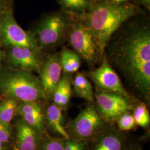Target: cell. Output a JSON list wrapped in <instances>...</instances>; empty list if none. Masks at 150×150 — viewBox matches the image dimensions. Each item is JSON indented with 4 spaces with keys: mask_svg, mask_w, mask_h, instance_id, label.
<instances>
[{
    "mask_svg": "<svg viewBox=\"0 0 150 150\" xmlns=\"http://www.w3.org/2000/svg\"><path fill=\"white\" fill-rule=\"evenodd\" d=\"M110 47V62L145 97L150 93V30L135 25L118 36Z\"/></svg>",
    "mask_w": 150,
    "mask_h": 150,
    "instance_id": "1",
    "label": "cell"
},
{
    "mask_svg": "<svg viewBox=\"0 0 150 150\" xmlns=\"http://www.w3.org/2000/svg\"><path fill=\"white\" fill-rule=\"evenodd\" d=\"M137 10L129 3L115 4L104 1L82 17L93 35L100 52L103 54L109 40L127 20L136 15Z\"/></svg>",
    "mask_w": 150,
    "mask_h": 150,
    "instance_id": "2",
    "label": "cell"
},
{
    "mask_svg": "<svg viewBox=\"0 0 150 150\" xmlns=\"http://www.w3.org/2000/svg\"><path fill=\"white\" fill-rule=\"evenodd\" d=\"M0 91L8 98L23 102H38L45 97L40 81L27 70L18 71L2 77Z\"/></svg>",
    "mask_w": 150,
    "mask_h": 150,
    "instance_id": "3",
    "label": "cell"
},
{
    "mask_svg": "<svg viewBox=\"0 0 150 150\" xmlns=\"http://www.w3.org/2000/svg\"><path fill=\"white\" fill-rule=\"evenodd\" d=\"M105 122L98 110L89 105L71 122L69 129L73 138L85 141L102 132Z\"/></svg>",
    "mask_w": 150,
    "mask_h": 150,
    "instance_id": "4",
    "label": "cell"
},
{
    "mask_svg": "<svg viewBox=\"0 0 150 150\" xmlns=\"http://www.w3.org/2000/svg\"><path fill=\"white\" fill-rule=\"evenodd\" d=\"M95 97L98 111L106 122L117 121L122 115L132 109L130 100L117 93L99 88Z\"/></svg>",
    "mask_w": 150,
    "mask_h": 150,
    "instance_id": "5",
    "label": "cell"
},
{
    "mask_svg": "<svg viewBox=\"0 0 150 150\" xmlns=\"http://www.w3.org/2000/svg\"><path fill=\"white\" fill-rule=\"evenodd\" d=\"M0 40L6 45L21 46L37 51L38 46L32 36L19 26L11 11L0 21Z\"/></svg>",
    "mask_w": 150,
    "mask_h": 150,
    "instance_id": "6",
    "label": "cell"
},
{
    "mask_svg": "<svg viewBox=\"0 0 150 150\" xmlns=\"http://www.w3.org/2000/svg\"><path fill=\"white\" fill-rule=\"evenodd\" d=\"M70 43L79 56L92 64L100 52L96 41L90 30L83 23L76 24L70 32Z\"/></svg>",
    "mask_w": 150,
    "mask_h": 150,
    "instance_id": "7",
    "label": "cell"
},
{
    "mask_svg": "<svg viewBox=\"0 0 150 150\" xmlns=\"http://www.w3.org/2000/svg\"><path fill=\"white\" fill-rule=\"evenodd\" d=\"M88 76L100 89L117 93L130 100L129 93L124 88L118 74L113 69L106 56L103 57L101 65L91 71Z\"/></svg>",
    "mask_w": 150,
    "mask_h": 150,
    "instance_id": "8",
    "label": "cell"
},
{
    "mask_svg": "<svg viewBox=\"0 0 150 150\" xmlns=\"http://www.w3.org/2000/svg\"><path fill=\"white\" fill-rule=\"evenodd\" d=\"M67 28L64 16L54 14L46 17L38 28V42L43 47L53 46L63 38Z\"/></svg>",
    "mask_w": 150,
    "mask_h": 150,
    "instance_id": "9",
    "label": "cell"
},
{
    "mask_svg": "<svg viewBox=\"0 0 150 150\" xmlns=\"http://www.w3.org/2000/svg\"><path fill=\"white\" fill-rule=\"evenodd\" d=\"M62 69L59 57L56 54L48 57L42 63L40 71L39 80L45 97L52 96L53 92L61 79Z\"/></svg>",
    "mask_w": 150,
    "mask_h": 150,
    "instance_id": "10",
    "label": "cell"
},
{
    "mask_svg": "<svg viewBox=\"0 0 150 150\" xmlns=\"http://www.w3.org/2000/svg\"><path fill=\"white\" fill-rule=\"evenodd\" d=\"M36 51L21 46H13L10 53V60L13 65L23 70L40 72L42 62L36 54Z\"/></svg>",
    "mask_w": 150,
    "mask_h": 150,
    "instance_id": "11",
    "label": "cell"
},
{
    "mask_svg": "<svg viewBox=\"0 0 150 150\" xmlns=\"http://www.w3.org/2000/svg\"><path fill=\"white\" fill-rule=\"evenodd\" d=\"M39 132L22 121L17 124L16 142L19 150H38L40 145Z\"/></svg>",
    "mask_w": 150,
    "mask_h": 150,
    "instance_id": "12",
    "label": "cell"
},
{
    "mask_svg": "<svg viewBox=\"0 0 150 150\" xmlns=\"http://www.w3.org/2000/svg\"><path fill=\"white\" fill-rule=\"evenodd\" d=\"M62 109L55 104L50 105L47 108L46 116L49 125L52 130L64 139H70V134L64 125Z\"/></svg>",
    "mask_w": 150,
    "mask_h": 150,
    "instance_id": "13",
    "label": "cell"
},
{
    "mask_svg": "<svg viewBox=\"0 0 150 150\" xmlns=\"http://www.w3.org/2000/svg\"><path fill=\"white\" fill-rule=\"evenodd\" d=\"M124 139L116 131H108L102 134L92 150H123Z\"/></svg>",
    "mask_w": 150,
    "mask_h": 150,
    "instance_id": "14",
    "label": "cell"
},
{
    "mask_svg": "<svg viewBox=\"0 0 150 150\" xmlns=\"http://www.w3.org/2000/svg\"><path fill=\"white\" fill-rule=\"evenodd\" d=\"M71 93L72 87L69 78L67 76L61 77L52 96L54 104L62 110L66 108L70 102Z\"/></svg>",
    "mask_w": 150,
    "mask_h": 150,
    "instance_id": "15",
    "label": "cell"
},
{
    "mask_svg": "<svg viewBox=\"0 0 150 150\" xmlns=\"http://www.w3.org/2000/svg\"><path fill=\"white\" fill-rule=\"evenodd\" d=\"M74 91L77 96L88 101L92 102L94 100V93L90 81L83 74L78 73L75 76L72 82Z\"/></svg>",
    "mask_w": 150,
    "mask_h": 150,
    "instance_id": "16",
    "label": "cell"
},
{
    "mask_svg": "<svg viewBox=\"0 0 150 150\" xmlns=\"http://www.w3.org/2000/svg\"><path fill=\"white\" fill-rule=\"evenodd\" d=\"M59 63L62 70L65 73L72 74L77 71L80 67V57L78 54L64 48L61 51L59 56Z\"/></svg>",
    "mask_w": 150,
    "mask_h": 150,
    "instance_id": "17",
    "label": "cell"
},
{
    "mask_svg": "<svg viewBox=\"0 0 150 150\" xmlns=\"http://www.w3.org/2000/svg\"><path fill=\"white\" fill-rule=\"evenodd\" d=\"M17 103L16 100L8 98L0 103V121L10 125L15 112Z\"/></svg>",
    "mask_w": 150,
    "mask_h": 150,
    "instance_id": "18",
    "label": "cell"
},
{
    "mask_svg": "<svg viewBox=\"0 0 150 150\" xmlns=\"http://www.w3.org/2000/svg\"><path fill=\"white\" fill-rule=\"evenodd\" d=\"M23 121L36 129L39 133L43 132L44 127V116L43 110L26 113L21 115Z\"/></svg>",
    "mask_w": 150,
    "mask_h": 150,
    "instance_id": "19",
    "label": "cell"
},
{
    "mask_svg": "<svg viewBox=\"0 0 150 150\" xmlns=\"http://www.w3.org/2000/svg\"><path fill=\"white\" fill-rule=\"evenodd\" d=\"M133 116L136 124L139 126L147 127L150 122V116L147 106L144 103H141L134 109Z\"/></svg>",
    "mask_w": 150,
    "mask_h": 150,
    "instance_id": "20",
    "label": "cell"
},
{
    "mask_svg": "<svg viewBox=\"0 0 150 150\" xmlns=\"http://www.w3.org/2000/svg\"><path fill=\"white\" fill-rule=\"evenodd\" d=\"M64 139L47 136L40 144L38 150H64Z\"/></svg>",
    "mask_w": 150,
    "mask_h": 150,
    "instance_id": "21",
    "label": "cell"
},
{
    "mask_svg": "<svg viewBox=\"0 0 150 150\" xmlns=\"http://www.w3.org/2000/svg\"><path fill=\"white\" fill-rule=\"evenodd\" d=\"M117 125L118 129L121 131H128L134 129L136 125L133 115L129 112L122 115L118 120Z\"/></svg>",
    "mask_w": 150,
    "mask_h": 150,
    "instance_id": "22",
    "label": "cell"
},
{
    "mask_svg": "<svg viewBox=\"0 0 150 150\" xmlns=\"http://www.w3.org/2000/svg\"><path fill=\"white\" fill-rule=\"evenodd\" d=\"M86 146L84 141L70 137L64 139V150H85Z\"/></svg>",
    "mask_w": 150,
    "mask_h": 150,
    "instance_id": "23",
    "label": "cell"
},
{
    "mask_svg": "<svg viewBox=\"0 0 150 150\" xmlns=\"http://www.w3.org/2000/svg\"><path fill=\"white\" fill-rule=\"evenodd\" d=\"M67 8L75 10H83L87 6L86 0H59Z\"/></svg>",
    "mask_w": 150,
    "mask_h": 150,
    "instance_id": "24",
    "label": "cell"
},
{
    "mask_svg": "<svg viewBox=\"0 0 150 150\" xmlns=\"http://www.w3.org/2000/svg\"><path fill=\"white\" fill-rule=\"evenodd\" d=\"M11 134L10 125L0 121V141L2 143L8 142L11 139Z\"/></svg>",
    "mask_w": 150,
    "mask_h": 150,
    "instance_id": "25",
    "label": "cell"
},
{
    "mask_svg": "<svg viewBox=\"0 0 150 150\" xmlns=\"http://www.w3.org/2000/svg\"><path fill=\"white\" fill-rule=\"evenodd\" d=\"M126 150H142V149L140 147L139 145L133 144L129 145Z\"/></svg>",
    "mask_w": 150,
    "mask_h": 150,
    "instance_id": "26",
    "label": "cell"
},
{
    "mask_svg": "<svg viewBox=\"0 0 150 150\" xmlns=\"http://www.w3.org/2000/svg\"><path fill=\"white\" fill-rule=\"evenodd\" d=\"M129 0H112V2L115 3V4H122V3H125V2Z\"/></svg>",
    "mask_w": 150,
    "mask_h": 150,
    "instance_id": "27",
    "label": "cell"
},
{
    "mask_svg": "<svg viewBox=\"0 0 150 150\" xmlns=\"http://www.w3.org/2000/svg\"><path fill=\"white\" fill-rule=\"evenodd\" d=\"M142 2H143L144 4L147 5H150V0H141Z\"/></svg>",
    "mask_w": 150,
    "mask_h": 150,
    "instance_id": "28",
    "label": "cell"
},
{
    "mask_svg": "<svg viewBox=\"0 0 150 150\" xmlns=\"http://www.w3.org/2000/svg\"><path fill=\"white\" fill-rule=\"evenodd\" d=\"M0 150H5V149L3 146V143L0 141Z\"/></svg>",
    "mask_w": 150,
    "mask_h": 150,
    "instance_id": "29",
    "label": "cell"
},
{
    "mask_svg": "<svg viewBox=\"0 0 150 150\" xmlns=\"http://www.w3.org/2000/svg\"><path fill=\"white\" fill-rule=\"evenodd\" d=\"M15 150H18V149H17V148H15Z\"/></svg>",
    "mask_w": 150,
    "mask_h": 150,
    "instance_id": "30",
    "label": "cell"
},
{
    "mask_svg": "<svg viewBox=\"0 0 150 150\" xmlns=\"http://www.w3.org/2000/svg\"><path fill=\"white\" fill-rule=\"evenodd\" d=\"M1 52H0V59H1Z\"/></svg>",
    "mask_w": 150,
    "mask_h": 150,
    "instance_id": "31",
    "label": "cell"
},
{
    "mask_svg": "<svg viewBox=\"0 0 150 150\" xmlns=\"http://www.w3.org/2000/svg\"><path fill=\"white\" fill-rule=\"evenodd\" d=\"M93 1H98V0H93Z\"/></svg>",
    "mask_w": 150,
    "mask_h": 150,
    "instance_id": "32",
    "label": "cell"
}]
</instances>
